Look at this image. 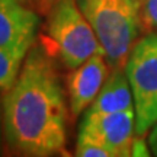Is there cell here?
I'll return each instance as SVG.
<instances>
[{"instance_id":"cell-1","label":"cell","mask_w":157,"mask_h":157,"mask_svg":"<svg viewBox=\"0 0 157 157\" xmlns=\"http://www.w3.org/2000/svg\"><path fill=\"white\" fill-rule=\"evenodd\" d=\"M3 134L17 154L56 156L66 147L67 106L51 57L34 47L3 98Z\"/></svg>"},{"instance_id":"cell-2","label":"cell","mask_w":157,"mask_h":157,"mask_svg":"<svg viewBox=\"0 0 157 157\" xmlns=\"http://www.w3.org/2000/svg\"><path fill=\"white\" fill-rule=\"evenodd\" d=\"M44 50L64 67H78L95 54H105L76 0H44Z\"/></svg>"},{"instance_id":"cell-3","label":"cell","mask_w":157,"mask_h":157,"mask_svg":"<svg viewBox=\"0 0 157 157\" xmlns=\"http://www.w3.org/2000/svg\"><path fill=\"white\" fill-rule=\"evenodd\" d=\"M99 39L108 64L122 68L143 32L141 5L131 0H77Z\"/></svg>"},{"instance_id":"cell-4","label":"cell","mask_w":157,"mask_h":157,"mask_svg":"<svg viewBox=\"0 0 157 157\" xmlns=\"http://www.w3.org/2000/svg\"><path fill=\"white\" fill-rule=\"evenodd\" d=\"M134 98L135 135H144L157 122V34L140 38L124 66Z\"/></svg>"},{"instance_id":"cell-5","label":"cell","mask_w":157,"mask_h":157,"mask_svg":"<svg viewBox=\"0 0 157 157\" xmlns=\"http://www.w3.org/2000/svg\"><path fill=\"white\" fill-rule=\"evenodd\" d=\"M78 135L89 137L102 144L112 157L131 156V146L135 137L134 108L108 113L86 112Z\"/></svg>"},{"instance_id":"cell-6","label":"cell","mask_w":157,"mask_h":157,"mask_svg":"<svg viewBox=\"0 0 157 157\" xmlns=\"http://www.w3.org/2000/svg\"><path fill=\"white\" fill-rule=\"evenodd\" d=\"M39 16L21 0H0V48L25 58L39 29Z\"/></svg>"},{"instance_id":"cell-7","label":"cell","mask_w":157,"mask_h":157,"mask_svg":"<svg viewBox=\"0 0 157 157\" xmlns=\"http://www.w3.org/2000/svg\"><path fill=\"white\" fill-rule=\"evenodd\" d=\"M108 66L105 54H95L73 68L68 76V101L73 117H78L95 101L108 78Z\"/></svg>"},{"instance_id":"cell-8","label":"cell","mask_w":157,"mask_h":157,"mask_svg":"<svg viewBox=\"0 0 157 157\" xmlns=\"http://www.w3.org/2000/svg\"><path fill=\"white\" fill-rule=\"evenodd\" d=\"M134 108L132 90L122 68H113L86 112L108 113Z\"/></svg>"},{"instance_id":"cell-9","label":"cell","mask_w":157,"mask_h":157,"mask_svg":"<svg viewBox=\"0 0 157 157\" xmlns=\"http://www.w3.org/2000/svg\"><path fill=\"white\" fill-rule=\"evenodd\" d=\"M25 58L0 48V90H9L21 73Z\"/></svg>"},{"instance_id":"cell-10","label":"cell","mask_w":157,"mask_h":157,"mask_svg":"<svg viewBox=\"0 0 157 157\" xmlns=\"http://www.w3.org/2000/svg\"><path fill=\"white\" fill-rule=\"evenodd\" d=\"M76 156L78 157H112L108 148L96 143L89 137L78 135L77 146H76Z\"/></svg>"},{"instance_id":"cell-11","label":"cell","mask_w":157,"mask_h":157,"mask_svg":"<svg viewBox=\"0 0 157 157\" xmlns=\"http://www.w3.org/2000/svg\"><path fill=\"white\" fill-rule=\"evenodd\" d=\"M140 15L143 32L157 34V0H141Z\"/></svg>"},{"instance_id":"cell-12","label":"cell","mask_w":157,"mask_h":157,"mask_svg":"<svg viewBox=\"0 0 157 157\" xmlns=\"http://www.w3.org/2000/svg\"><path fill=\"white\" fill-rule=\"evenodd\" d=\"M150 146H147V141L143 138V135H135L132 140V146H131V156L135 157H144L151 154Z\"/></svg>"},{"instance_id":"cell-13","label":"cell","mask_w":157,"mask_h":157,"mask_svg":"<svg viewBox=\"0 0 157 157\" xmlns=\"http://www.w3.org/2000/svg\"><path fill=\"white\" fill-rule=\"evenodd\" d=\"M148 146L151 150V154L157 156V122L153 125V128L148 131Z\"/></svg>"},{"instance_id":"cell-14","label":"cell","mask_w":157,"mask_h":157,"mask_svg":"<svg viewBox=\"0 0 157 157\" xmlns=\"http://www.w3.org/2000/svg\"><path fill=\"white\" fill-rule=\"evenodd\" d=\"M2 129H3V118L0 113V146H2Z\"/></svg>"},{"instance_id":"cell-15","label":"cell","mask_w":157,"mask_h":157,"mask_svg":"<svg viewBox=\"0 0 157 157\" xmlns=\"http://www.w3.org/2000/svg\"><path fill=\"white\" fill-rule=\"evenodd\" d=\"M131 2H134V3H138V5H141V0H131Z\"/></svg>"}]
</instances>
